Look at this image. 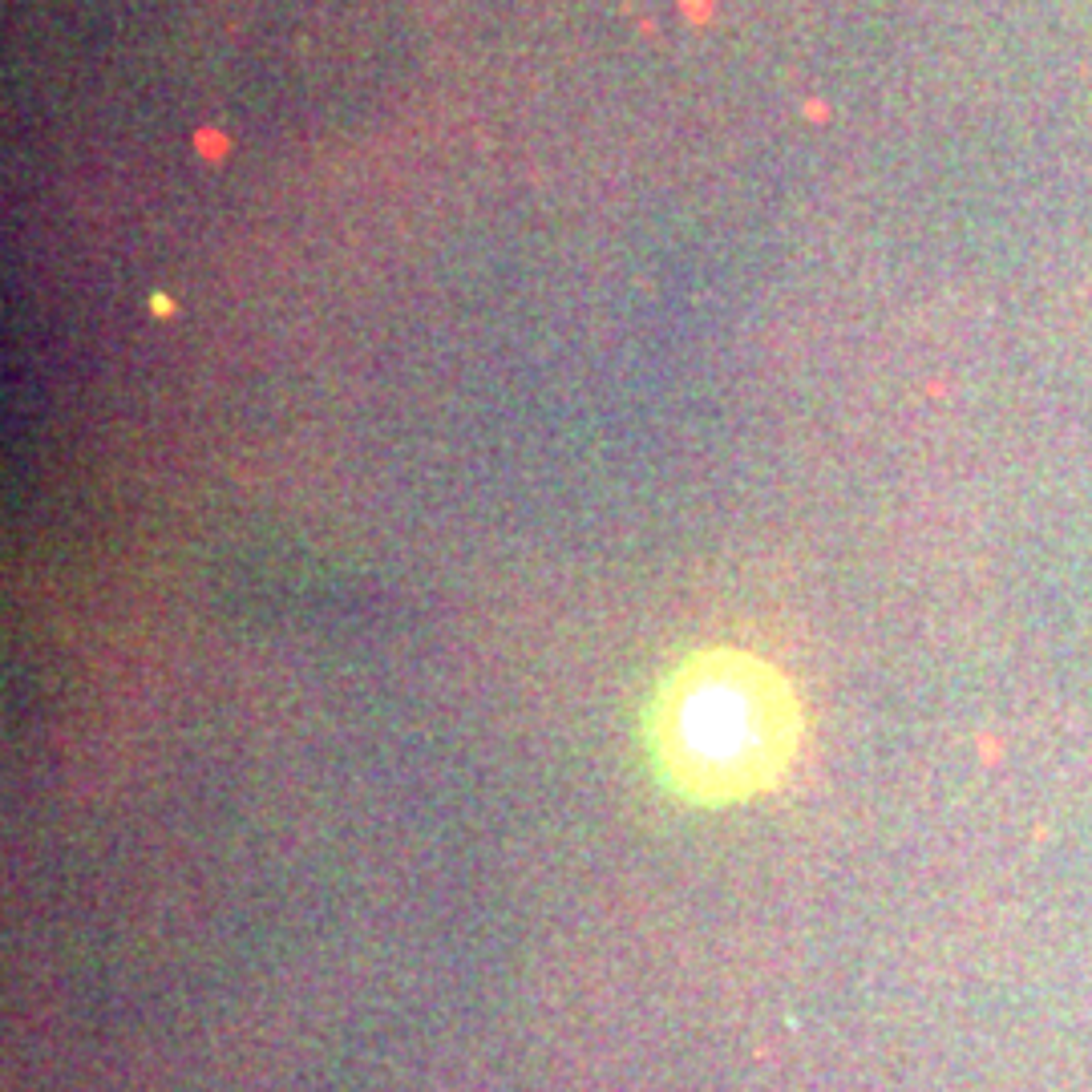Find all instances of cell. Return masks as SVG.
<instances>
[{
	"label": "cell",
	"mask_w": 1092,
	"mask_h": 1092,
	"mask_svg": "<svg viewBox=\"0 0 1092 1092\" xmlns=\"http://www.w3.org/2000/svg\"><path fill=\"white\" fill-rule=\"evenodd\" d=\"M644 753L668 793L696 805L745 801L789 769L801 741L793 684L741 647L676 659L644 704Z\"/></svg>",
	"instance_id": "cell-1"
},
{
	"label": "cell",
	"mask_w": 1092,
	"mask_h": 1092,
	"mask_svg": "<svg viewBox=\"0 0 1092 1092\" xmlns=\"http://www.w3.org/2000/svg\"><path fill=\"white\" fill-rule=\"evenodd\" d=\"M194 150H199V158H206V163H227V154H231V138L219 126H199L194 130Z\"/></svg>",
	"instance_id": "cell-2"
},
{
	"label": "cell",
	"mask_w": 1092,
	"mask_h": 1092,
	"mask_svg": "<svg viewBox=\"0 0 1092 1092\" xmlns=\"http://www.w3.org/2000/svg\"><path fill=\"white\" fill-rule=\"evenodd\" d=\"M680 12L692 24H708L713 21V0H680Z\"/></svg>",
	"instance_id": "cell-3"
},
{
	"label": "cell",
	"mask_w": 1092,
	"mask_h": 1092,
	"mask_svg": "<svg viewBox=\"0 0 1092 1092\" xmlns=\"http://www.w3.org/2000/svg\"><path fill=\"white\" fill-rule=\"evenodd\" d=\"M805 118H809V121H826V118H830V106H826V102H817V97H809V102H805Z\"/></svg>",
	"instance_id": "cell-4"
},
{
	"label": "cell",
	"mask_w": 1092,
	"mask_h": 1092,
	"mask_svg": "<svg viewBox=\"0 0 1092 1092\" xmlns=\"http://www.w3.org/2000/svg\"><path fill=\"white\" fill-rule=\"evenodd\" d=\"M150 308H154L158 316H170V312H175V300L163 296V291H154V296H150Z\"/></svg>",
	"instance_id": "cell-5"
}]
</instances>
